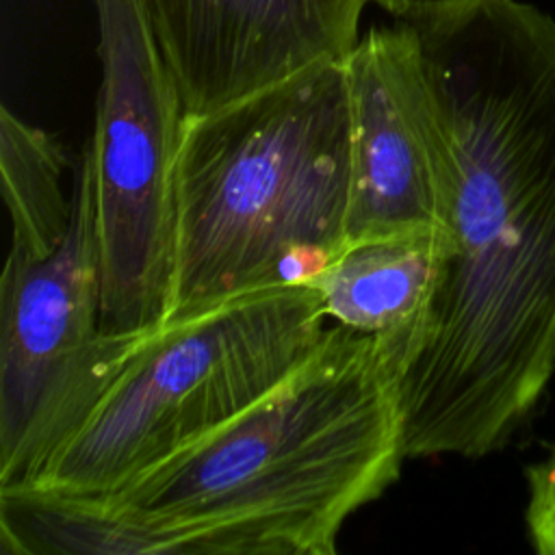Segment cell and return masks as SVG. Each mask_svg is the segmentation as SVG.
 I'll return each instance as SVG.
<instances>
[{
    "mask_svg": "<svg viewBox=\"0 0 555 555\" xmlns=\"http://www.w3.org/2000/svg\"><path fill=\"white\" fill-rule=\"evenodd\" d=\"M349 199L345 59L310 65L223 108L184 115L163 323L306 282L347 245Z\"/></svg>",
    "mask_w": 555,
    "mask_h": 555,
    "instance_id": "3957f363",
    "label": "cell"
},
{
    "mask_svg": "<svg viewBox=\"0 0 555 555\" xmlns=\"http://www.w3.org/2000/svg\"><path fill=\"white\" fill-rule=\"evenodd\" d=\"M102 80L93 160L102 330L163 323L176 238V156L184 106L141 0H91Z\"/></svg>",
    "mask_w": 555,
    "mask_h": 555,
    "instance_id": "8992f818",
    "label": "cell"
},
{
    "mask_svg": "<svg viewBox=\"0 0 555 555\" xmlns=\"http://www.w3.org/2000/svg\"><path fill=\"white\" fill-rule=\"evenodd\" d=\"M325 321L319 293L297 282L150 330L85 418L13 488L98 499L126 486L280 386L319 349Z\"/></svg>",
    "mask_w": 555,
    "mask_h": 555,
    "instance_id": "277c9868",
    "label": "cell"
},
{
    "mask_svg": "<svg viewBox=\"0 0 555 555\" xmlns=\"http://www.w3.org/2000/svg\"><path fill=\"white\" fill-rule=\"evenodd\" d=\"M184 115H204L310 65L345 59L373 0H141Z\"/></svg>",
    "mask_w": 555,
    "mask_h": 555,
    "instance_id": "ba28073f",
    "label": "cell"
},
{
    "mask_svg": "<svg viewBox=\"0 0 555 555\" xmlns=\"http://www.w3.org/2000/svg\"><path fill=\"white\" fill-rule=\"evenodd\" d=\"M457 165L451 249L397 373L408 460L483 457L555 371V20L520 0L403 17Z\"/></svg>",
    "mask_w": 555,
    "mask_h": 555,
    "instance_id": "6da1fadb",
    "label": "cell"
},
{
    "mask_svg": "<svg viewBox=\"0 0 555 555\" xmlns=\"http://www.w3.org/2000/svg\"><path fill=\"white\" fill-rule=\"evenodd\" d=\"M375 4H379L386 13H390L397 20L403 17H412V15H421L460 0H373Z\"/></svg>",
    "mask_w": 555,
    "mask_h": 555,
    "instance_id": "8fae6325",
    "label": "cell"
},
{
    "mask_svg": "<svg viewBox=\"0 0 555 555\" xmlns=\"http://www.w3.org/2000/svg\"><path fill=\"white\" fill-rule=\"evenodd\" d=\"M26 163L2 180L11 245L0 280V488L28 481L150 332L102 330L93 160Z\"/></svg>",
    "mask_w": 555,
    "mask_h": 555,
    "instance_id": "5b68a950",
    "label": "cell"
},
{
    "mask_svg": "<svg viewBox=\"0 0 555 555\" xmlns=\"http://www.w3.org/2000/svg\"><path fill=\"white\" fill-rule=\"evenodd\" d=\"M403 460L392 362L375 336L334 323L238 416L76 501L106 516L117 555H334L345 520L399 479Z\"/></svg>",
    "mask_w": 555,
    "mask_h": 555,
    "instance_id": "7a4b0ae2",
    "label": "cell"
},
{
    "mask_svg": "<svg viewBox=\"0 0 555 555\" xmlns=\"http://www.w3.org/2000/svg\"><path fill=\"white\" fill-rule=\"evenodd\" d=\"M351 95L347 243L449 228L457 165L440 95L408 22L345 56Z\"/></svg>",
    "mask_w": 555,
    "mask_h": 555,
    "instance_id": "52a82bcc",
    "label": "cell"
},
{
    "mask_svg": "<svg viewBox=\"0 0 555 555\" xmlns=\"http://www.w3.org/2000/svg\"><path fill=\"white\" fill-rule=\"evenodd\" d=\"M527 535L538 555H555V444L551 453L527 466Z\"/></svg>",
    "mask_w": 555,
    "mask_h": 555,
    "instance_id": "30bf717a",
    "label": "cell"
},
{
    "mask_svg": "<svg viewBox=\"0 0 555 555\" xmlns=\"http://www.w3.org/2000/svg\"><path fill=\"white\" fill-rule=\"evenodd\" d=\"M449 249V228L356 241L306 284L319 293L327 319L375 336L399 373L418 340Z\"/></svg>",
    "mask_w": 555,
    "mask_h": 555,
    "instance_id": "9c48e42d",
    "label": "cell"
}]
</instances>
